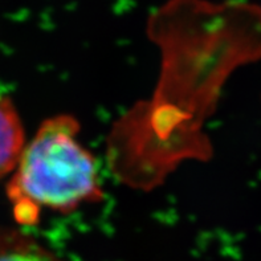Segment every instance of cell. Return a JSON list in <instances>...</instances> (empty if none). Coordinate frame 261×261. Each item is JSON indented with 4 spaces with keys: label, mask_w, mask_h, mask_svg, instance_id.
<instances>
[{
    "label": "cell",
    "mask_w": 261,
    "mask_h": 261,
    "mask_svg": "<svg viewBox=\"0 0 261 261\" xmlns=\"http://www.w3.org/2000/svg\"><path fill=\"white\" fill-rule=\"evenodd\" d=\"M24 129L15 106L0 96V179L13 171L24 149Z\"/></svg>",
    "instance_id": "obj_2"
},
{
    "label": "cell",
    "mask_w": 261,
    "mask_h": 261,
    "mask_svg": "<svg viewBox=\"0 0 261 261\" xmlns=\"http://www.w3.org/2000/svg\"><path fill=\"white\" fill-rule=\"evenodd\" d=\"M79 132L74 117L57 114L24 145L7 187L17 223L35 224L43 208L68 214L102 200L96 159L79 142Z\"/></svg>",
    "instance_id": "obj_1"
},
{
    "label": "cell",
    "mask_w": 261,
    "mask_h": 261,
    "mask_svg": "<svg viewBox=\"0 0 261 261\" xmlns=\"http://www.w3.org/2000/svg\"><path fill=\"white\" fill-rule=\"evenodd\" d=\"M0 261L63 260L23 231L0 227Z\"/></svg>",
    "instance_id": "obj_3"
}]
</instances>
